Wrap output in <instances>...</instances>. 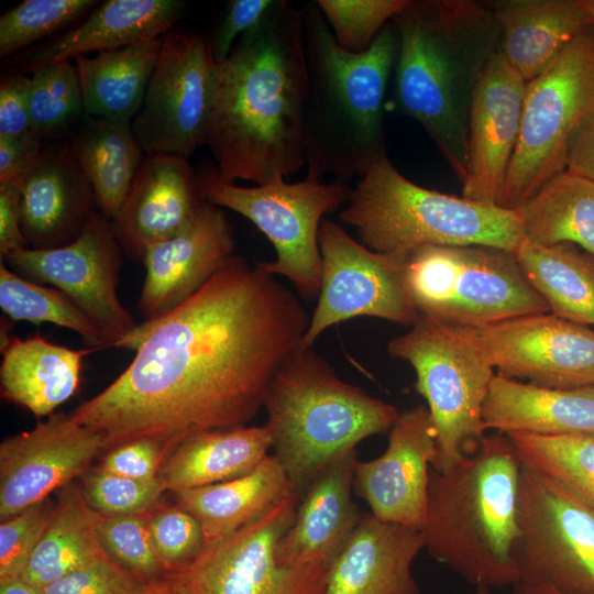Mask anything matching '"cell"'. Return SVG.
<instances>
[{
    "label": "cell",
    "mask_w": 594,
    "mask_h": 594,
    "mask_svg": "<svg viewBox=\"0 0 594 594\" xmlns=\"http://www.w3.org/2000/svg\"><path fill=\"white\" fill-rule=\"evenodd\" d=\"M510 594H566L557 587L539 582L518 581Z\"/></svg>",
    "instance_id": "cell-55"
},
{
    "label": "cell",
    "mask_w": 594,
    "mask_h": 594,
    "mask_svg": "<svg viewBox=\"0 0 594 594\" xmlns=\"http://www.w3.org/2000/svg\"><path fill=\"white\" fill-rule=\"evenodd\" d=\"M526 84L501 51L485 68L470 110L462 197L501 206L518 141Z\"/></svg>",
    "instance_id": "cell-20"
},
{
    "label": "cell",
    "mask_w": 594,
    "mask_h": 594,
    "mask_svg": "<svg viewBox=\"0 0 594 594\" xmlns=\"http://www.w3.org/2000/svg\"><path fill=\"white\" fill-rule=\"evenodd\" d=\"M95 0H25L0 16V58L21 54L82 20Z\"/></svg>",
    "instance_id": "cell-39"
},
{
    "label": "cell",
    "mask_w": 594,
    "mask_h": 594,
    "mask_svg": "<svg viewBox=\"0 0 594 594\" xmlns=\"http://www.w3.org/2000/svg\"><path fill=\"white\" fill-rule=\"evenodd\" d=\"M20 179L0 185V256L29 248L21 228Z\"/></svg>",
    "instance_id": "cell-51"
},
{
    "label": "cell",
    "mask_w": 594,
    "mask_h": 594,
    "mask_svg": "<svg viewBox=\"0 0 594 594\" xmlns=\"http://www.w3.org/2000/svg\"><path fill=\"white\" fill-rule=\"evenodd\" d=\"M121 251L111 221L98 211L73 242L54 249H21L1 261L24 278L67 295L101 330L107 346L114 348L139 324L117 292Z\"/></svg>",
    "instance_id": "cell-16"
},
{
    "label": "cell",
    "mask_w": 594,
    "mask_h": 594,
    "mask_svg": "<svg viewBox=\"0 0 594 594\" xmlns=\"http://www.w3.org/2000/svg\"><path fill=\"white\" fill-rule=\"evenodd\" d=\"M522 463L512 440L485 435L449 470L430 469L425 549L466 582L503 587L519 579V493Z\"/></svg>",
    "instance_id": "cell-5"
},
{
    "label": "cell",
    "mask_w": 594,
    "mask_h": 594,
    "mask_svg": "<svg viewBox=\"0 0 594 594\" xmlns=\"http://www.w3.org/2000/svg\"><path fill=\"white\" fill-rule=\"evenodd\" d=\"M516 260L551 314L594 326V256L575 245H540L522 240Z\"/></svg>",
    "instance_id": "cell-35"
},
{
    "label": "cell",
    "mask_w": 594,
    "mask_h": 594,
    "mask_svg": "<svg viewBox=\"0 0 594 594\" xmlns=\"http://www.w3.org/2000/svg\"><path fill=\"white\" fill-rule=\"evenodd\" d=\"M356 450L329 463L299 499L293 524L277 544V559L285 565L321 562L330 568L361 514L351 495Z\"/></svg>",
    "instance_id": "cell-26"
},
{
    "label": "cell",
    "mask_w": 594,
    "mask_h": 594,
    "mask_svg": "<svg viewBox=\"0 0 594 594\" xmlns=\"http://www.w3.org/2000/svg\"><path fill=\"white\" fill-rule=\"evenodd\" d=\"M198 179L206 202L246 218L273 244L276 258L257 262L265 272L287 278L300 297L318 298L320 226L326 215L345 205L351 187L307 176L297 183L240 186L220 178L211 166L200 169Z\"/></svg>",
    "instance_id": "cell-10"
},
{
    "label": "cell",
    "mask_w": 594,
    "mask_h": 594,
    "mask_svg": "<svg viewBox=\"0 0 594 594\" xmlns=\"http://www.w3.org/2000/svg\"><path fill=\"white\" fill-rule=\"evenodd\" d=\"M594 113V25L526 84L501 207L517 210L565 170L571 139Z\"/></svg>",
    "instance_id": "cell-11"
},
{
    "label": "cell",
    "mask_w": 594,
    "mask_h": 594,
    "mask_svg": "<svg viewBox=\"0 0 594 594\" xmlns=\"http://www.w3.org/2000/svg\"><path fill=\"white\" fill-rule=\"evenodd\" d=\"M20 188L21 228L30 249H54L73 242L99 209L69 141L44 147L20 179Z\"/></svg>",
    "instance_id": "cell-23"
},
{
    "label": "cell",
    "mask_w": 594,
    "mask_h": 594,
    "mask_svg": "<svg viewBox=\"0 0 594 594\" xmlns=\"http://www.w3.org/2000/svg\"><path fill=\"white\" fill-rule=\"evenodd\" d=\"M185 10L179 0H108L80 22L16 55L10 73L28 74L57 62L162 37Z\"/></svg>",
    "instance_id": "cell-24"
},
{
    "label": "cell",
    "mask_w": 594,
    "mask_h": 594,
    "mask_svg": "<svg viewBox=\"0 0 594 594\" xmlns=\"http://www.w3.org/2000/svg\"><path fill=\"white\" fill-rule=\"evenodd\" d=\"M0 307L12 320L54 323L78 333L92 349H107L95 322L63 292L28 280L0 262Z\"/></svg>",
    "instance_id": "cell-38"
},
{
    "label": "cell",
    "mask_w": 594,
    "mask_h": 594,
    "mask_svg": "<svg viewBox=\"0 0 594 594\" xmlns=\"http://www.w3.org/2000/svg\"><path fill=\"white\" fill-rule=\"evenodd\" d=\"M565 169L594 183V113L573 134Z\"/></svg>",
    "instance_id": "cell-52"
},
{
    "label": "cell",
    "mask_w": 594,
    "mask_h": 594,
    "mask_svg": "<svg viewBox=\"0 0 594 594\" xmlns=\"http://www.w3.org/2000/svg\"><path fill=\"white\" fill-rule=\"evenodd\" d=\"M422 549V530L362 513L323 594H421L411 565Z\"/></svg>",
    "instance_id": "cell-25"
},
{
    "label": "cell",
    "mask_w": 594,
    "mask_h": 594,
    "mask_svg": "<svg viewBox=\"0 0 594 594\" xmlns=\"http://www.w3.org/2000/svg\"><path fill=\"white\" fill-rule=\"evenodd\" d=\"M0 594H43V592L21 576H16L0 581Z\"/></svg>",
    "instance_id": "cell-54"
},
{
    "label": "cell",
    "mask_w": 594,
    "mask_h": 594,
    "mask_svg": "<svg viewBox=\"0 0 594 594\" xmlns=\"http://www.w3.org/2000/svg\"><path fill=\"white\" fill-rule=\"evenodd\" d=\"M69 143L94 189L99 211L112 220L145 157L132 122L88 117Z\"/></svg>",
    "instance_id": "cell-33"
},
{
    "label": "cell",
    "mask_w": 594,
    "mask_h": 594,
    "mask_svg": "<svg viewBox=\"0 0 594 594\" xmlns=\"http://www.w3.org/2000/svg\"><path fill=\"white\" fill-rule=\"evenodd\" d=\"M475 594H494V593L492 592V588H490V587L477 586L476 591H475Z\"/></svg>",
    "instance_id": "cell-57"
},
{
    "label": "cell",
    "mask_w": 594,
    "mask_h": 594,
    "mask_svg": "<svg viewBox=\"0 0 594 594\" xmlns=\"http://www.w3.org/2000/svg\"><path fill=\"white\" fill-rule=\"evenodd\" d=\"M301 8L309 81L306 176L331 175L346 184L386 154L385 95L397 54L396 29L391 21L366 52L353 54L338 45L315 1Z\"/></svg>",
    "instance_id": "cell-4"
},
{
    "label": "cell",
    "mask_w": 594,
    "mask_h": 594,
    "mask_svg": "<svg viewBox=\"0 0 594 594\" xmlns=\"http://www.w3.org/2000/svg\"><path fill=\"white\" fill-rule=\"evenodd\" d=\"M47 498L0 524V581L21 576L53 513Z\"/></svg>",
    "instance_id": "cell-45"
},
{
    "label": "cell",
    "mask_w": 594,
    "mask_h": 594,
    "mask_svg": "<svg viewBox=\"0 0 594 594\" xmlns=\"http://www.w3.org/2000/svg\"><path fill=\"white\" fill-rule=\"evenodd\" d=\"M81 492L100 516L140 515L153 512L165 492L158 480L140 481L107 472L100 466L82 475Z\"/></svg>",
    "instance_id": "cell-43"
},
{
    "label": "cell",
    "mask_w": 594,
    "mask_h": 594,
    "mask_svg": "<svg viewBox=\"0 0 594 594\" xmlns=\"http://www.w3.org/2000/svg\"><path fill=\"white\" fill-rule=\"evenodd\" d=\"M485 430L562 436L594 432V385L552 388L495 374L485 397Z\"/></svg>",
    "instance_id": "cell-28"
},
{
    "label": "cell",
    "mask_w": 594,
    "mask_h": 594,
    "mask_svg": "<svg viewBox=\"0 0 594 594\" xmlns=\"http://www.w3.org/2000/svg\"><path fill=\"white\" fill-rule=\"evenodd\" d=\"M162 37L74 59L88 117L132 122L140 111Z\"/></svg>",
    "instance_id": "cell-32"
},
{
    "label": "cell",
    "mask_w": 594,
    "mask_h": 594,
    "mask_svg": "<svg viewBox=\"0 0 594 594\" xmlns=\"http://www.w3.org/2000/svg\"><path fill=\"white\" fill-rule=\"evenodd\" d=\"M100 517L80 487L65 486L21 578L42 590L105 553L97 531Z\"/></svg>",
    "instance_id": "cell-34"
},
{
    "label": "cell",
    "mask_w": 594,
    "mask_h": 594,
    "mask_svg": "<svg viewBox=\"0 0 594 594\" xmlns=\"http://www.w3.org/2000/svg\"><path fill=\"white\" fill-rule=\"evenodd\" d=\"M436 433L424 405L403 410L388 431L380 457L356 461L353 491L375 517L422 530Z\"/></svg>",
    "instance_id": "cell-19"
},
{
    "label": "cell",
    "mask_w": 594,
    "mask_h": 594,
    "mask_svg": "<svg viewBox=\"0 0 594 594\" xmlns=\"http://www.w3.org/2000/svg\"><path fill=\"white\" fill-rule=\"evenodd\" d=\"M143 594H191V592L179 573H165L147 583Z\"/></svg>",
    "instance_id": "cell-53"
},
{
    "label": "cell",
    "mask_w": 594,
    "mask_h": 594,
    "mask_svg": "<svg viewBox=\"0 0 594 594\" xmlns=\"http://www.w3.org/2000/svg\"><path fill=\"white\" fill-rule=\"evenodd\" d=\"M146 583L106 552L42 588L43 594H143Z\"/></svg>",
    "instance_id": "cell-46"
},
{
    "label": "cell",
    "mask_w": 594,
    "mask_h": 594,
    "mask_svg": "<svg viewBox=\"0 0 594 594\" xmlns=\"http://www.w3.org/2000/svg\"><path fill=\"white\" fill-rule=\"evenodd\" d=\"M392 22L396 109L422 127L463 184L473 96L501 51L494 14L474 0H408Z\"/></svg>",
    "instance_id": "cell-3"
},
{
    "label": "cell",
    "mask_w": 594,
    "mask_h": 594,
    "mask_svg": "<svg viewBox=\"0 0 594 594\" xmlns=\"http://www.w3.org/2000/svg\"><path fill=\"white\" fill-rule=\"evenodd\" d=\"M1 396L37 418L51 416L79 386L84 358L94 349L73 350L40 336L2 342Z\"/></svg>",
    "instance_id": "cell-29"
},
{
    "label": "cell",
    "mask_w": 594,
    "mask_h": 594,
    "mask_svg": "<svg viewBox=\"0 0 594 594\" xmlns=\"http://www.w3.org/2000/svg\"><path fill=\"white\" fill-rule=\"evenodd\" d=\"M263 409L274 455L299 499L329 463L388 432L399 413L341 380L311 348H299L275 373Z\"/></svg>",
    "instance_id": "cell-6"
},
{
    "label": "cell",
    "mask_w": 594,
    "mask_h": 594,
    "mask_svg": "<svg viewBox=\"0 0 594 594\" xmlns=\"http://www.w3.org/2000/svg\"><path fill=\"white\" fill-rule=\"evenodd\" d=\"M147 527L166 573L183 572L205 549L200 524L179 505L156 507L147 515Z\"/></svg>",
    "instance_id": "cell-44"
},
{
    "label": "cell",
    "mask_w": 594,
    "mask_h": 594,
    "mask_svg": "<svg viewBox=\"0 0 594 594\" xmlns=\"http://www.w3.org/2000/svg\"><path fill=\"white\" fill-rule=\"evenodd\" d=\"M321 279L317 305L300 348L354 317L414 326L420 315L407 289L405 262L370 250L344 228L323 219L319 230Z\"/></svg>",
    "instance_id": "cell-14"
},
{
    "label": "cell",
    "mask_w": 594,
    "mask_h": 594,
    "mask_svg": "<svg viewBox=\"0 0 594 594\" xmlns=\"http://www.w3.org/2000/svg\"><path fill=\"white\" fill-rule=\"evenodd\" d=\"M106 450L101 435L63 413L6 438L0 444V520L69 485Z\"/></svg>",
    "instance_id": "cell-18"
},
{
    "label": "cell",
    "mask_w": 594,
    "mask_h": 594,
    "mask_svg": "<svg viewBox=\"0 0 594 594\" xmlns=\"http://www.w3.org/2000/svg\"><path fill=\"white\" fill-rule=\"evenodd\" d=\"M270 449L265 424L199 432L170 452L157 480L165 492L173 493L224 482L253 471Z\"/></svg>",
    "instance_id": "cell-30"
},
{
    "label": "cell",
    "mask_w": 594,
    "mask_h": 594,
    "mask_svg": "<svg viewBox=\"0 0 594 594\" xmlns=\"http://www.w3.org/2000/svg\"><path fill=\"white\" fill-rule=\"evenodd\" d=\"M339 219L363 245L403 262L426 245H482L515 254L524 240L517 210L419 186L386 154L351 187Z\"/></svg>",
    "instance_id": "cell-7"
},
{
    "label": "cell",
    "mask_w": 594,
    "mask_h": 594,
    "mask_svg": "<svg viewBox=\"0 0 594 594\" xmlns=\"http://www.w3.org/2000/svg\"><path fill=\"white\" fill-rule=\"evenodd\" d=\"M44 150L36 135L0 136V185L21 179L35 164Z\"/></svg>",
    "instance_id": "cell-50"
},
{
    "label": "cell",
    "mask_w": 594,
    "mask_h": 594,
    "mask_svg": "<svg viewBox=\"0 0 594 594\" xmlns=\"http://www.w3.org/2000/svg\"><path fill=\"white\" fill-rule=\"evenodd\" d=\"M524 239L569 243L594 256V183L566 169L517 209Z\"/></svg>",
    "instance_id": "cell-36"
},
{
    "label": "cell",
    "mask_w": 594,
    "mask_h": 594,
    "mask_svg": "<svg viewBox=\"0 0 594 594\" xmlns=\"http://www.w3.org/2000/svg\"><path fill=\"white\" fill-rule=\"evenodd\" d=\"M501 32V53L528 82L593 25L583 0L487 2Z\"/></svg>",
    "instance_id": "cell-27"
},
{
    "label": "cell",
    "mask_w": 594,
    "mask_h": 594,
    "mask_svg": "<svg viewBox=\"0 0 594 594\" xmlns=\"http://www.w3.org/2000/svg\"><path fill=\"white\" fill-rule=\"evenodd\" d=\"M279 0H231L210 41L216 63L223 62L235 43L257 28L274 11Z\"/></svg>",
    "instance_id": "cell-47"
},
{
    "label": "cell",
    "mask_w": 594,
    "mask_h": 594,
    "mask_svg": "<svg viewBox=\"0 0 594 594\" xmlns=\"http://www.w3.org/2000/svg\"><path fill=\"white\" fill-rule=\"evenodd\" d=\"M30 76L9 73L0 81V136L35 135L29 108Z\"/></svg>",
    "instance_id": "cell-49"
},
{
    "label": "cell",
    "mask_w": 594,
    "mask_h": 594,
    "mask_svg": "<svg viewBox=\"0 0 594 594\" xmlns=\"http://www.w3.org/2000/svg\"><path fill=\"white\" fill-rule=\"evenodd\" d=\"M167 451L158 441L150 439L133 440L107 451L98 466L125 477L156 480Z\"/></svg>",
    "instance_id": "cell-48"
},
{
    "label": "cell",
    "mask_w": 594,
    "mask_h": 594,
    "mask_svg": "<svg viewBox=\"0 0 594 594\" xmlns=\"http://www.w3.org/2000/svg\"><path fill=\"white\" fill-rule=\"evenodd\" d=\"M308 87L302 8L279 0L216 65L205 145L220 178L265 185L306 166Z\"/></svg>",
    "instance_id": "cell-2"
},
{
    "label": "cell",
    "mask_w": 594,
    "mask_h": 594,
    "mask_svg": "<svg viewBox=\"0 0 594 594\" xmlns=\"http://www.w3.org/2000/svg\"><path fill=\"white\" fill-rule=\"evenodd\" d=\"M189 158L145 155L131 189L110 220L121 250L142 261L146 250L185 230L205 204Z\"/></svg>",
    "instance_id": "cell-22"
},
{
    "label": "cell",
    "mask_w": 594,
    "mask_h": 594,
    "mask_svg": "<svg viewBox=\"0 0 594 594\" xmlns=\"http://www.w3.org/2000/svg\"><path fill=\"white\" fill-rule=\"evenodd\" d=\"M292 492V484L273 454L248 474L174 494L177 505L198 520L206 543H210L261 518Z\"/></svg>",
    "instance_id": "cell-31"
},
{
    "label": "cell",
    "mask_w": 594,
    "mask_h": 594,
    "mask_svg": "<svg viewBox=\"0 0 594 594\" xmlns=\"http://www.w3.org/2000/svg\"><path fill=\"white\" fill-rule=\"evenodd\" d=\"M309 321L292 289L234 254L194 295L119 341L136 351L132 362L69 415L101 435L106 451L150 439L168 457L193 435L251 421Z\"/></svg>",
    "instance_id": "cell-1"
},
{
    "label": "cell",
    "mask_w": 594,
    "mask_h": 594,
    "mask_svg": "<svg viewBox=\"0 0 594 594\" xmlns=\"http://www.w3.org/2000/svg\"><path fill=\"white\" fill-rule=\"evenodd\" d=\"M518 524V581L546 583L566 594H594L591 508L522 465Z\"/></svg>",
    "instance_id": "cell-12"
},
{
    "label": "cell",
    "mask_w": 594,
    "mask_h": 594,
    "mask_svg": "<svg viewBox=\"0 0 594 594\" xmlns=\"http://www.w3.org/2000/svg\"><path fill=\"white\" fill-rule=\"evenodd\" d=\"M405 279L420 316L465 327L550 309L515 254L490 246L426 245L405 261Z\"/></svg>",
    "instance_id": "cell-9"
},
{
    "label": "cell",
    "mask_w": 594,
    "mask_h": 594,
    "mask_svg": "<svg viewBox=\"0 0 594 594\" xmlns=\"http://www.w3.org/2000/svg\"><path fill=\"white\" fill-rule=\"evenodd\" d=\"M586 7L587 12L591 15L593 25H594V0H583Z\"/></svg>",
    "instance_id": "cell-56"
},
{
    "label": "cell",
    "mask_w": 594,
    "mask_h": 594,
    "mask_svg": "<svg viewBox=\"0 0 594 594\" xmlns=\"http://www.w3.org/2000/svg\"><path fill=\"white\" fill-rule=\"evenodd\" d=\"M408 0H316L338 45L353 54L366 52Z\"/></svg>",
    "instance_id": "cell-41"
},
{
    "label": "cell",
    "mask_w": 594,
    "mask_h": 594,
    "mask_svg": "<svg viewBox=\"0 0 594 594\" xmlns=\"http://www.w3.org/2000/svg\"><path fill=\"white\" fill-rule=\"evenodd\" d=\"M466 328L499 375L552 388L594 385V331L586 326L544 312Z\"/></svg>",
    "instance_id": "cell-17"
},
{
    "label": "cell",
    "mask_w": 594,
    "mask_h": 594,
    "mask_svg": "<svg viewBox=\"0 0 594 594\" xmlns=\"http://www.w3.org/2000/svg\"><path fill=\"white\" fill-rule=\"evenodd\" d=\"M148 514L101 516L97 526L105 552L146 584L166 573L150 536Z\"/></svg>",
    "instance_id": "cell-42"
},
{
    "label": "cell",
    "mask_w": 594,
    "mask_h": 594,
    "mask_svg": "<svg viewBox=\"0 0 594 594\" xmlns=\"http://www.w3.org/2000/svg\"><path fill=\"white\" fill-rule=\"evenodd\" d=\"M506 436L524 466L559 483L594 512V432Z\"/></svg>",
    "instance_id": "cell-37"
},
{
    "label": "cell",
    "mask_w": 594,
    "mask_h": 594,
    "mask_svg": "<svg viewBox=\"0 0 594 594\" xmlns=\"http://www.w3.org/2000/svg\"><path fill=\"white\" fill-rule=\"evenodd\" d=\"M233 228L220 207L205 202L190 226L150 246L138 307L145 320L189 298L234 255Z\"/></svg>",
    "instance_id": "cell-21"
},
{
    "label": "cell",
    "mask_w": 594,
    "mask_h": 594,
    "mask_svg": "<svg viewBox=\"0 0 594 594\" xmlns=\"http://www.w3.org/2000/svg\"><path fill=\"white\" fill-rule=\"evenodd\" d=\"M29 108L33 131L41 140L64 130L84 112L75 63L64 61L34 69L30 76Z\"/></svg>",
    "instance_id": "cell-40"
},
{
    "label": "cell",
    "mask_w": 594,
    "mask_h": 594,
    "mask_svg": "<svg viewBox=\"0 0 594 594\" xmlns=\"http://www.w3.org/2000/svg\"><path fill=\"white\" fill-rule=\"evenodd\" d=\"M216 65L202 34L172 29L162 36L142 107L132 120L145 155L189 158L205 145Z\"/></svg>",
    "instance_id": "cell-13"
},
{
    "label": "cell",
    "mask_w": 594,
    "mask_h": 594,
    "mask_svg": "<svg viewBox=\"0 0 594 594\" xmlns=\"http://www.w3.org/2000/svg\"><path fill=\"white\" fill-rule=\"evenodd\" d=\"M387 352L414 367L415 387L428 404L436 433L431 468L449 470L486 435L482 409L494 367L466 327L424 316L391 339Z\"/></svg>",
    "instance_id": "cell-8"
},
{
    "label": "cell",
    "mask_w": 594,
    "mask_h": 594,
    "mask_svg": "<svg viewBox=\"0 0 594 594\" xmlns=\"http://www.w3.org/2000/svg\"><path fill=\"white\" fill-rule=\"evenodd\" d=\"M298 503L292 492L261 518L206 543L179 572L191 594H323L328 565H285L277 559L278 541L293 524Z\"/></svg>",
    "instance_id": "cell-15"
}]
</instances>
